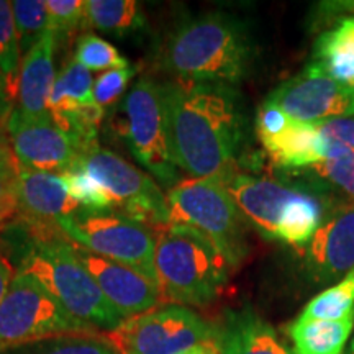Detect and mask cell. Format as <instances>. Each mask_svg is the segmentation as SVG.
Masks as SVG:
<instances>
[{
	"label": "cell",
	"mask_w": 354,
	"mask_h": 354,
	"mask_svg": "<svg viewBox=\"0 0 354 354\" xmlns=\"http://www.w3.org/2000/svg\"><path fill=\"white\" fill-rule=\"evenodd\" d=\"M307 171L317 183L339 190L343 196L354 202V153L330 161H322Z\"/></svg>",
	"instance_id": "cell-32"
},
{
	"label": "cell",
	"mask_w": 354,
	"mask_h": 354,
	"mask_svg": "<svg viewBox=\"0 0 354 354\" xmlns=\"http://www.w3.org/2000/svg\"><path fill=\"white\" fill-rule=\"evenodd\" d=\"M171 223L194 228L238 268L248 254L246 220L216 177L185 179L167 194Z\"/></svg>",
	"instance_id": "cell-5"
},
{
	"label": "cell",
	"mask_w": 354,
	"mask_h": 354,
	"mask_svg": "<svg viewBox=\"0 0 354 354\" xmlns=\"http://www.w3.org/2000/svg\"><path fill=\"white\" fill-rule=\"evenodd\" d=\"M12 12L20 53L25 56L46 37V33L51 32L50 13H48L46 2H41V0H15L12 2Z\"/></svg>",
	"instance_id": "cell-28"
},
{
	"label": "cell",
	"mask_w": 354,
	"mask_h": 354,
	"mask_svg": "<svg viewBox=\"0 0 354 354\" xmlns=\"http://www.w3.org/2000/svg\"><path fill=\"white\" fill-rule=\"evenodd\" d=\"M13 279V269L10 261L3 254L2 248H0V302H2L3 295L7 294L8 286H10Z\"/></svg>",
	"instance_id": "cell-37"
},
{
	"label": "cell",
	"mask_w": 354,
	"mask_h": 354,
	"mask_svg": "<svg viewBox=\"0 0 354 354\" xmlns=\"http://www.w3.org/2000/svg\"><path fill=\"white\" fill-rule=\"evenodd\" d=\"M154 233V268L162 300L183 307L214 302L233 269L218 248L185 225L169 223Z\"/></svg>",
	"instance_id": "cell-4"
},
{
	"label": "cell",
	"mask_w": 354,
	"mask_h": 354,
	"mask_svg": "<svg viewBox=\"0 0 354 354\" xmlns=\"http://www.w3.org/2000/svg\"><path fill=\"white\" fill-rule=\"evenodd\" d=\"M61 335H97L57 304L37 277L17 271L0 302V354Z\"/></svg>",
	"instance_id": "cell-6"
},
{
	"label": "cell",
	"mask_w": 354,
	"mask_h": 354,
	"mask_svg": "<svg viewBox=\"0 0 354 354\" xmlns=\"http://www.w3.org/2000/svg\"><path fill=\"white\" fill-rule=\"evenodd\" d=\"M218 338L220 328L194 310L174 304L127 318L107 333L118 354H180Z\"/></svg>",
	"instance_id": "cell-9"
},
{
	"label": "cell",
	"mask_w": 354,
	"mask_h": 354,
	"mask_svg": "<svg viewBox=\"0 0 354 354\" xmlns=\"http://www.w3.org/2000/svg\"><path fill=\"white\" fill-rule=\"evenodd\" d=\"M125 135L131 154L165 187H176L179 167L171 151L165 86L141 77L128 92L125 104Z\"/></svg>",
	"instance_id": "cell-10"
},
{
	"label": "cell",
	"mask_w": 354,
	"mask_h": 354,
	"mask_svg": "<svg viewBox=\"0 0 354 354\" xmlns=\"http://www.w3.org/2000/svg\"><path fill=\"white\" fill-rule=\"evenodd\" d=\"M354 328V310L339 320H295L289 336L295 354H344Z\"/></svg>",
	"instance_id": "cell-22"
},
{
	"label": "cell",
	"mask_w": 354,
	"mask_h": 354,
	"mask_svg": "<svg viewBox=\"0 0 354 354\" xmlns=\"http://www.w3.org/2000/svg\"><path fill=\"white\" fill-rule=\"evenodd\" d=\"M63 177L66 184H68L69 194L82 209L94 212H112V205H110L109 197L105 196L104 190L81 167L73 166L69 171L63 172Z\"/></svg>",
	"instance_id": "cell-31"
},
{
	"label": "cell",
	"mask_w": 354,
	"mask_h": 354,
	"mask_svg": "<svg viewBox=\"0 0 354 354\" xmlns=\"http://www.w3.org/2000/svg\"><path fill=\"white\" fill-rule=\"evenodd\" d=\"M13 104L8 100L7 97V87H6V79L2 76V71H0V123L8 120V115L12 113Z\"/></svg>",
	"instance_id": "cell-38"
},
{
	"label": "cell",
	"mask_w": 354,
	"mask_h": 354,
	"mask_svg": "<svg viewBox=\"0 0 354 354\" xmlns=\"http://www.w3.org/2000/svg\"><path fill=\"white\" fill-rule=\"evenodd\" d=\"M6 143H7V141L2 138V135H0V146H3V145H6Z\"/></svg>",
	"instance_id": "cell-41"
},
{
	"label": "cell",
	"mask_w": 354,
	"mask_h": 354,
	"mask_svg": "<svg viewBox=\"0 0 354 354\" xmlns=\"http://www.w3.org/2000/svg\"><path fill=\"white\" fill-rule=\"evenodd\" d=\"M2 354H118L107 338L97 335H61L19 346Z\"/></svg>",
	"instance_id": "cell-27"
},
{
	"label": "cell",
	"mask_w": 354,
	"mask_h": 354,
	"mask_svg": "<svg viewBox=\"0 0 354 354\" xmlns=\"http://www.w3.org/2000/svg\"><path fill=\"white\" fill-rule=\"evenodd\" d=\"M313 61L336 82L354 88V17L338 21L317 39Z\"/></svg>",
	"instance_id": "cell-21"
},
{
	"label": "cell",
	"mask_w": 354,
	"mask_h": 354,
	"mask_svg": "<svg viewBox=\"0 0 354 354\" xmlns=\"http://www.w3.org/2000/svg\"><path fill=\"white\" fill-rule=\"evenodd\" d=\"M48 13L51 20V32L56 35H73L86 25L84 2L81 0H48Z\"/></svg>",
	"instance_id": "cell-34"
},
{
	"label": "cell",
	"mask_w": 354,
	"mask_h": 354,
	"mask_svg": "<svg viewBox=\"0 0 354 354\" xmlns=\"http://www.w3.org/2000/svg\"><path fill=\"white\" fill-rule=\"evenodd\" d=\"M351 8H353V10H354V3H351Z\"/></svg>",
	"instance_id": "cell-42"
},
{
	"label": "cell",
	"mask_w": 354,
	"mask_h": 354,
	"mask_svg": "<svg viewBox=\"0 0 354 354\" xmlns=\"http://www.w3.org/2000/svg\"><path fill=\"white\" fill-rule=\"evenodd\" d=\"M305 271L317 286L333 284L354 269V202L335 203L305 246Z\"/></svg>",
	"instance_id": "cell-13"
},
{
	"label": "cell",
	"mask_w": 354,
	"mask_h": 354,
	"mask_svg": "<svg viewBox=\"0 0 354 354\" xmlns=\"http://www.w3.org/2000/svg\"><path fill=\"white\" fill-rule=\"evenodd\" d=\"M135 68L112 69L100 74L94 81V91H92V99L95 104L105 107L117 100L125 92L130 79L135 76Z\"/></svg>",
	"instance_id": "cell-35"
},
{
	"label": "cell",
	"mask_w": 354,
	"mask_h": 354,
	"mask_svg": "<svg viewBox=\"0 0 354 354\" xmlns=\"http://www.w3.org/2000/svg\"><path fill=\"white\" fill-rule=\"evenodd\" d=\"M74 251L109 302L125 318L149 312L162 300L159 287L135 269L91 253L76 243Z\"/></svg>",
	"instance_id": "cell-14"
},
{
	"label": "cell",
	"mask_w": 354,
	"mask_h": 354,
	"mask_svg": "<svg viewBox=\"0 0 354 354\" xmlns=\"http://www.w3.org/2000/svg\"><path fill=\"white\" fill-rule=\"evenodd\" d=\"M354 310V269L342 281L315 295L305 305L299 320H339Z\"/></svg>",
	"instance_id": "cell-26"
},
{
	"label": "cell",
	"mask_w": 354,
	"mask_h": 354,
	"mask_svg": "<svg viewBox=\"0 0 354 354\" xmlns=\"http://www.w3.org/2000/svg\"><path fill=\"white\" fill-rule=\"evenodd\" d=\"M86 25L110 35H123L143 26L145 19L135 0H87Z\"/></svg>",
	"instance_id": "cell-24"
},
{
	"label": "cell",
	"mask_w": 354,
	"mask_h": 354,
	"mask_svg": "<svg viewBox=\"0 0 354 354\" xmlns=\"http://www.w3.org/2000/svg\"><path fill=\"white\" fill-rule=\"evenodd\" d=\"M344 354H354V335H353L351 342H349V344H348V348L344 349Z\"/></svg>",
	"instance_id": "cell-40"
},
{
	"label": "cell",
	"mask_w": 354,
	"mask_h": 354,
	"mask_svg": "<svg viewBox=\"0 0 354 354\" xmlns=\"http://www.w3.org/2000/svg\"><path fill=\"white\" fill-rule=\"evenodd\" d=\"M171 151L192 179H227L243 140L240 97L225 84L165 82Z\"/></svg>",
	"instance_id": "cell-1"
},
{
	"label": "cell",
	"mask_w": 354,
	"mask_h": 354,
	"mask_svg": "<svg viewBox=\"0 0 354 354\" xmlns=\"http://www.w3.org/2000/svg\"><path fill=\"white\" fill-rule=\"evenodd\" d=\"M266 100L281 107L292 120L302 123L354 115V88L336 82L315 61L277 86Z\"/></svg>",
	"instance_id": "cell-12"
},
{
	"label": "cell",
	"mask_w": 354,
	"mask_h": 354,
	"mask_svg": "<svg viewBox=\"0 0 354 354\" xmlns=\"http://www.w3.org/2000/svg\"><path fill=\"white\" fill-rule=\"evenodd\" d=\"M20 165L13 156L10 145L0 146V227L19 215L17 176Z\"/></svg>",
	"instance_id": "cell-33"
},
{
	"label": "cell",
	"mask_w": 354,
	"mask_h": 354,
	"mask_svg": "<svg viewBox=\"0 0 354 354\" xmlns=\"http://www.w3.org/2000/svg\"><path fill=\"white\" fill-rule=\"evenodd\" d=\"M254 41L246 24L223 12L184 21L165 46L162 66L177 82L233 86L250 73Z\"/></svg>",
	"instance_id": "cell-3"
},
{
	"label": "cell",
	"mask_w": 354,
	"mask_h": 354,
	"mask_svg": "<svg viewBox=\"0 0 354 354\" xmlns=\"http://www.w3.org/2000/svg\"><path fill=\"white\" fill-rule=\"evenodd\" d=\"M94 91V79L91 71L74 59H71L56 76L55 86L51 88L50 100H48V112L55 122H59L64 115L76 110L81 105H86L92 99Z\"/></svg>",
	"instance_id": "cell-23"
},
{
	"label": "cell",
	"mask_w": 354,
	"mask_h": 354,
	"mask_svg": "<svg viewBox=\"0 0 354 354\" xmlns=\"http://www.w3.org/2000/svg\"><path fill=\"white\" fill-rule=\"evenodd\" d=\"M17 202L19 220L41 227L57 225L61 218L82 209L69 194L63 174L21 166L17 176Z\"/></svg>",
	"instance_id": "cell-16"
},
{
	"label": "cell",
	"mask_w": 354,
	"mask_h": 354,
	"mask_svg": "<svg viewBox=\"0 0 354 354\" xmlns=\"http://www.w3.org/2000/svg\"><path fill=\"white\" fill-rule=\"evenodd\" d=\"M331 207L313 189L299 187L279 221L276 240L290 246H307Z\"/></svg>",
	"instance_id": "cell-19"
},
{
	"label": "cell",
	"mask_w": 354,
	"mask_h": 354,
	"mask_svg": "<svg viewBox=\"0 0 354 354\" xmlns=\"http://www.w3.org/2000/svg\"><path fill=\"white\" fill-rule=\"evenodd\" d=\"M76 61L88 71L127 69L130 68L127 57L118 53L112 43L92 33L82 35L76 43Z\"/></svg>",
	"instance_id": "cell-30"
},
{
	"label": "cell",
	"mask_w": 354,
	"mask_h": 354,
	"mask_svg": "<svg viewBox=\"0 0 354 354\" xmlns=\"http://www.w3.org/2000/svg\"><path fill=\"white\" fill-rule=\"evenodd\" d=\"M261 143L274 165L284 169H310L322 162L317 123L292 120L281 135Z\"/></svg>",
	"instance_id": "cell-20"
},
{
	"label": "cell",
	"mask_w": 354,
	"mask_h": 354,
	"mask_svg": "<svg viewBox=\"0 0 354 354\" xmlns=\"http://www.w3.org/2000/svg\"><path fill=\"white\" fill-rule=\"evenodd\" d=\"M180 354H220V338L216 342L203 343L198 346L189 349V351L180 353Z\"/></svg>",
	"instance_id": "cell-39"
},
{
	"label": "cell",
	"mask_w": 354,
	"mask_h": 354,
	"mask_svg": "<svg viewBox=\"0 0 354 354\" xmlns=\"http://www.w3.org/2000/svg\"><path fill=\"white\" fill-rule=\"evenodd\" d=\"M220 354H295L254 310L228 312L220 328Z\"/></svg>",
	"instance_id": "cell-18"
},
{
	"label": "cell",
	"mask_w": 354,
	"mask_h": 354,
	"mask_svg": "<svg viewBox=\"0 0 354 354\" xmlns=\"http://www.w3.org/2000/svg\"><path fill=\"white\" fill-rule=\"evenodd\" d=\"M57 227L71 241L84 250L128 266L158 286L154 268L156 233L151 232V228L117 212L86 209L61 218Z\"/></svg>",
	"instance_id": "cell-7"
},
{
	"label": "cell",
	"mask_w": 354,
	"mask_h": 354,
	"mask_svg": "<svg viewBox=\"0 0 354 354\" xmlns=\"http://www.w3.org/2000/svg\"><path fill=\"white\" fill-rule=\"evenodd\" d=\"M6 125L10 136L8 145L24 169L63 174L86 151L81 141L57 125L51 115L28 117L13 109Z\"/></svg>",
	"instance_id": "cell-11"
},
{
	"label": "cell",
	"mask_w": 354,
	"mask_h": 354,
	"mask_svg": "<svg viewBox=\"0 0 354 354\" xmlns=\"http://www.w3.org/2000/svg\"><path fill=\"white\" fill-rule=\"evenodd\" d=\"M322 161L354 153V115L317 122Z\"/></svg>",
	"instance_id": "cell-29"
},
{
	"label": "cell",
	"mask_w": 354,
	"mask_h": 354,
	"mask_svg": "<svg viewBox=\"0 0 354 354\" xmlns=\"http://www.w3.org/2000/svg\"><path fill=\"white\" fill-rule=\"evenodd\" d=\"M290 122L292 118L284 110L272 102L264 100L258 110V118H256V130H258L259 140L266 141L281 135L290 125Z\"/></svg>",
	"instance_id": "cell-36"
},
{
	"label": "cell",
	"mask_w": 354,
	"mask_h": 354,
	"mask_svg": "<svg viewBox=\"0 0 354 354\" xmlns=\"http://www.w3.org/2000/svg\"><path fill=\"white\" fill-rule=\"evenodd\" d=\"M223 184L248 223L268 240H276L279 221L297 192V185L236 172L223 179Z\"/></svg>",
	"instance_id": "cell-15"
},
{
	"label": "cell",
	"mask_w": 354,
	"mask_h": 354,
	"mask_svg": "<svg viewBox=\"0 0 354 354\" xmlns=\"http://www.w3.org/2000/svg\"><path fill=\"white\" fill-rule=\"evenodd\" d=\"M55 50L56 35L50 32L21 59L17 109L28 117L50 115L48 100L56 81Z\"/></svg>",
	"instance_id": "cell-17"
},
{
	"label": "cell",
	"mask_w": 354,
	"mask_h": 354,
	"mask_svg": "<svg viewBox=\"0 0 354 354\" xmlns=\"http://www.w3.org/2000/svg\"><path fill=\"white\" fill-rule=\"evenodd\" d=\"M21 53L13 20L12 2L0 0V71L6 79L8 100L19 99Z\"/></svg>",
	"instance_id": "cell-25"
},
{
	"label": "cell",
	"mask_w": 354,
	"mask_h": 354,
	"mask_svg": "<svg viewBox=\"0 0 354 354\" xmlns=\"http://www.w3.org/2000/svg\"><path fill=\"white\" fill-rule=\"evenodd\" d=\"M74 166L86 171L100 185L109 197L112 212L153 230L171 223L167 197L159 185L118 154L92 145Z\"/></svg>",
	"instance_id": "cell-8"
},
{
	"label": "cell",
	"mask_w": 354,
	"mask_h": 354,
	"mask_svg": "<svg viewBox=\"0 0 354 354\" xmlns=\"http://www.w3.org/2000/svg\"><path fill=\"white\" fill-rule=\"evenodd\" d=\"M7 228L15 233L12 243L19 271L38 279L71 317L82 325L110 333L127 320L109 302L74 251V243L57 225L41 227L17 220Z\"/></svg>",
	"instance_id": "cell-2"
}]
</instances>
